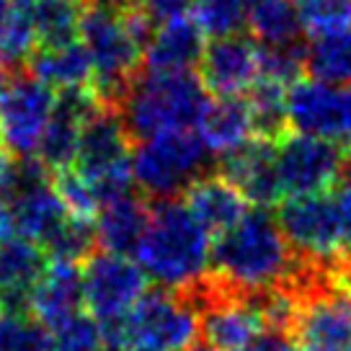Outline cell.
<instances>
[{
    "label": "cell",
    "instance_id": "1",
    "mask_svg": "<svg viewBox=\"0 0 351 351\" xmlns=\"http://www.w3.org/2000/svg\"><path fill=\"white\" fill-rule=\"evenodd\" d=\"M153 34V19L140 8H119L104 0H83L77 39L93 67V90L119 109L121 96L140 75L145 47Z\"/></svg>",
    "mask_w": 351,
    "mask_h": 351
},
{
    "label": "cell",
    "instance_id": "2",
    "mask_svg": "<svg viewBox=\"0 0 351 351\" xmlns=\"http://www.w3.org/2000/svg\"><path fill=\"white\" fill-rule=\"evenodd\" d=\"M209 263V274L235 292L251 295L287 287L302 261L271 215L263 209H248L230 230L217 235Z\"/></svg>",
    "mask_w": 351,
    "mask_h": 351
},
{
    "label": "cell",
    "instance_id": "3",
    "mask_svg": "<svg viewBox=\"0 0 351 351\" xmlns=\"http://www.w3.org/2000/svg\"><path fill=\"white\" fill-rule=\"evenodd\" d=\"M145 274L163 289L189 292L209 266L207 230L199 225L186 204L163 199L150 209V222L134 248Z\"/></svg>",
    "mask_w": 351,
    "mask_h": 351
},
{
    "label": "cell",
    "instance_id": "4",
    "mask_svg": "<svg viewBox=\"0 0 351 351\" xmlns=\"http://www.w3.org/2000/svg\"><path fill=\"white\" fill-rule=\"evenodd\" d=\"M207 88L189 73H145L119 101L124 130L134 140L165 132H189L207 109Z\"/></svg>",
    "mask_w": 351,
    "mask_h": 351
},
{
    "label": "cell",
    "instance_id": "5",
    "mask_svg": "<svg viewBox=\"0 0 351 351\" xmlns=\"http://www.w3.org/2000/svg\"><path fill=\"white\" fill-rule=\"evenodd\" d=\"M104 339L106 351H194L197 305L173 289L145 292L124 318L104 326Z\"/></svg>",
    "mask_w": 351,
    "mask_h": 351
},
{
    "label": "cell",
    "instance_id": "6",
    "mask_svg": "<svg viewBox=\"0 0 351 351\" xmlns=\"http://www.w3.org/2000/svg\"><path fill=\"white\" fill-rule=\"evenodd\" d=\"M130 132L124 130V121L117 106H99L93 111L80 132L75 160L70 168L88 181V186L96 191L101 204L111 199L130 194L132 186V150Z\"/></svg>",
    "mask_w": 351,
    "mask_h": 351
},
{
    "label": "cell",
    "instance_id": "7",
    "mask_svg": "<svg viewBox=\"0 0 351 351\" xmlns=\"http://www.w3.org/2000/svg\"><path fill=\"white\" fill-rule=\"evenodd\" d=\"M204 158L207 147L191 130L155 134L140 140L132 153V181L143 189V194L163 202L197 181Z\"/></svg>",
    "mask_w": 351,
    "mask_h": 351
},
{
    "label": "cell",
    "instance_id": "8",
    "mask_svg": "<svg viewBox=\"0 0 351 351\" xmlns=\"http://www.w3.org/2000/svg\"><path fill=\"white\" fill-rule=\"evenodd\" d=\"M83 307L101 326H111L130 313L147 292V274L130 256L109 251L88 253L80 263Z\"/></svg>",
    "mask_w": 351,
    "mask_h": 351
},
{
    "label": "cell",
    "instance_id": "9",
    "mask_svg": "<svg viewBox=\"0 0 351 351\" xmlns=\"http://www.w3.org/2000/svg\"><path fill=\"white\" fill-rule=\"evenodd\" d=\"M279 228L292 251L307 263L330 266L343 256L341 243V215L336 197H289L279 209Z\"/></svg>",
    "mask_w": 351,
    "mask_h": 351
},
{
    "label": "cell",
    "instance_id": "10",
    "mask_svg": "<svg viewBox=\"0 0 351 351\" xmlns=\"http://www.w3.org/2000/svg\"><path fill=\"white\" fill-rule=\"evenodd\" d=\"M57 106L49 86L34 75H16L0 90V137L5 150L16 158H36L47 124Z\"/></svg>",
    "mask_w": 351,
    "mask_h": 351
},
{
    "label": "cell",
    "instance_id": "11",
    "mask_svg": "<svg viewBox=\"0 0 351 351\" xmlns=\"http://www.w3.org/2000/svg\"><path fill=\"white\" fill-rule=\"evenodd\" d=\"M276 173L282 191L289 197L328 194L343 173V150L310 134H287L276 143Z\"/></svg>",
    "mask_w": 351,
    "mask_h": 351
},
{
    "label": "cell",
    "instance_id": "12",
    "mask_svg": "<svg viewBox=\"0 0 351 351\" xmlns=\"http://www.w3.org/2000/svg\"><path fill=\"white\" fill-rule=\"evenodd\" d=\"M289 127L328 143H351V86L297 80L287 96Z\"/></svg>",
    "mask_w": 351,
    "mask_h": 351
},
{
    "label": "cell",
    "instance_id": "13",
    "mask_svg": "<svg viewBox=\"0 0 351 351\" xmlns=\"http://www.w3.org/2000/svg\"><path fill=\"white\" fill-rule=\"evenodd\" d=\"M261 77V47L245 36L212 39L199 60V80L217 99H241Z\"/></svg>",
    "mask_w": 351,
    "mask_h": 351
},
{
    "label": "cell",
    "instance_id": "14",
    "mask_svg": "<svg viewBox=\"0 0 351 351\" xmlns=\"http://www.w3.org/2000/svg\"><path fill=\"white\" fill-rule=\"evenodd\" d=\"M219 173L241 191L243 199H248L258 209L274 207L285 194L276 173V143L261 137L248 140L243 147L222 155Z\"/></svg>",
    "mask_w": 351,
    "mask_h": 351
},
{
    "label": "cell",
    "instance_id": "15",
    "mask_svg": "<svg viewBox=\"0 0 351 351\" xmlns=\"http://www.w3.org/2000/svg\"><path fill=\"white\" fill-rule=\"evenodd\" d=\"M204 34L191 16H176L153 29L145 47L147 73H189L204 52Z\"/></svg>",
    "mask_w": 351,
    "mask_h": 351
},
{
    "label": "cell",
    "instance_id": "16",
    "mask_svg": "<svg viewBox=\"0 0 351 351\" xmlns=\"http://www.w3.org/2000/svg\"><path fill=\"white\" fill-rule=\"evenodd\" d=\"M29 313L47 330L83 313L80 266L75 261H49L29 297Z\"/></svg>",
    "mask_w": 351,
    "mask_h": 351
},
{
    "label": "cell",
    "instance_id": "17",
    "mask_svg": "<svg viewBox=\"0 0 351 351\" xmlns=\"http://www.w3.org/2000/svg\"><path fill=\"white\" fill-rule=\"evenodd\" d=\"M49 266V256L32 241H0V307L29 310L36 282Z\"/></svg>",
    "mask_w": 351,
    "mask_h": 351
},
{
    "label": "cell",
    "instance_id": "18",
    "mask_svg": "<svg viewBox=\"0 0 351 351\" xmlns=\"http://www.w3.org/2000/svg\"><path fill=\"white\" fill-rule=\"evenodd\" d=\"M184 204L199 225L212 235L228 232L248 212L243 194L222 173L199 176L184 191Z\"/></svg>",
    "mask_w": 351,
    "mask_h": 351
},
{
    "label": "cell",
    "instance_id": "19",
    "mask_svg": "<svg viewBox=\"0 0 351 351\" xmlns=\"http://www.w3.org/2000/svg\"><path fill=\"white\" fill-rule=\"evenodd\" d=\"M147 222H150L147 202L130 191L101 207L99 217L93 222V241L101 245V251L127 256L137 248Z\"/></svg>",
    "mask_w": 351,
    "mask_h": 351
},
{
    "label": "cell",
    "instance_id": "20",
    "mask_svg": "<svg viewBox=\"0 0 351 351\" xmlns=\"http://www.w3.org/2000/svg\"><path fill=\"white\" fill-rule=\"evenodd\" d=\"M29 75L60 93L93 88V67L80 39L57 47H36L29 57Z\"/></svg>",
    "mask_w": 351,
    "mask_h": 351
},
{
    "label": "cell",
    "instance_id": "21",
    "mask_svg": "<svg viewBox=\"0 0 351 351\" xmlns=\"http://www.w3.org/2000/svg\"><path fill=\"white\" fill-rule=\"evenodd\" d=\"M197 134L209 153L228 155L243 147L253 134L248 104L243 99L209 101L197 124Z\"/></svg>",
    "mask_w": 351,
    "mask_h": 351
},
{
    "label": "cell",
    "instance_id": "22",
    "mask_svg": "<svg viewBox=\"0 0 351 351\" xmlns=\"http://www.w3.org/2000/svg\"><path fill=\"white\" fill-rule=\"evenodd\" d=\"M253 36L269 49H297L302 47V21L295 0H253L248 16Z\"/></svg>",
    "mask_w": 351,
    "mask_h": 351
},
{
    "label": "cell",
    "instance_id": "23",
    "mask_svg": "<svg viewBox=\"0 0 351 351\" xmlns=\"http://www.w3.org/2000/svg\"><path fill=\"white\" fill-rule=\"evenodd\" d=\"M26 16L32 21L36 47L75 42L80 32L83 0H29Z\"/></svg>",
    "mask_w": 351,
    "mask_h": 351
},
{
    "label": "cell",
    "instance_id": "24",
    "mask_svg": "<svg viewBox=\"0 0 351 351\" xmlns=\"http://www.w3.org/2000/svg\"><path fill=\"white\" fill-rule=\"evenodd\" d=\"M305 65L318 80L351 86V32L318 36L305 49Z\"/></svg>",
    "mask_w": 351,
    "mask_h": 351
},
{
    "label": "cell",
    "instance_id": "25",
    "mask_svg": "<svg viewBox=\"0 0 351 351\" xmlns=\"http://www.w3.org/2000/svg\"><path fill=\"white\" fill-rule=\"evenodd\" d=\"M253 0H194V21L204 36L222 39L238 34L248 23Z\"/></svg>",
    "mask_w": 351,
    "mask_h": 351
},
{
    "label": "cell",
    "instance_id": "26",
    "mask_svg": "<svg viewBox=\"0 0 351 351\" xmlns=\"http://www.w3.org/2000/svg\"><path fill=\"white\" fill-rule=\"evenodd\" d=\"M49 181H52V189H55V194L60 197L70 217H75L77 222H86V225L96 222L104 204L75 168H70V165L60 168L55 173H49Z\"/></svg>",
    "mask_w": 351,
    "mask_h": 351
},
{
    "label": "cell",
    "instance_id": "27",
    "mask_svg": "<svg viewBox=\"0 0 351 351\" xmlns=\"http://www.w3.org/2000/svg\"><path fill=\"white\" fill-rule=\"evenodd\" d=\"M0 351H49V330L29 310L0 307Z\"/></svg>",
    "mask_w": 351,
    "mask_h": 351
},
{
    "label": "cell",
    "instance_id": "28",
    "mask_svg": "<svg viewBox=\"0 0 351 351\" xmlns=\"http://www.w3.org/2000/svg\"><path fill=\"white\" fill-rule=\"evenodd\" d=\"M295 8L313 36L351 32V0H295Z\"/></svg>",
    "mask_w": 351,
    "mask_h": 351
},
{
    "label": "cell",
    "instance_id": "29",
    "mask_svg": "<svg viewBox=\"0 0 351 351\" xmlns=\"http://www.w3.org/2000/svg\"><path fill=\"white\" fill-rule=\"evenodd\" d=\"M49 351H106L104 326L88 313H77L49 328Z\"/></svg>",
    "mask_w": 351,
    "mask_h": 351
},
{
    "label": "cell",
    "instance_id": "30",
    "mask_svg": "<svg viewBox=\"0 0 351 351\" xmlns=\"http://www.w3.org/2000/svg\"><path fill=\"white\" fill-rule=\"evenodd\" d=\"M34 49H36V36H34L32 21H29L26 11H19V5H16L5 29L0 32V62L8 67L29 62Z\"/></svg>",
    "mask_w": 351,
    "mask_h": 351
},
{
    "label": "cell",
    "instance_id": "31",
    "mask_svg": "<svg viewBox=\"0 0 351 351\" xmlns=\"http://www.w3.org/2000/svg\"><path fill=\"white\" fill-rule=\"evenodd\" d=\"M137 3L153 21H168L176 16H184L194 5V0H137Z\"/></svg>",
    "mask_w": 351,
    "mask_h": 351
},
{
    "label": "cell",
    "instance_id": "32",
    "mask_svg": "<svg viewBox=\"0 0 351 351\" xmlns=\"http://www.w3.org/2000/svg\"><path fill=\"white\" fill-rule=\"evenodd\" d=\"M336 204H339V215H341V243H343V256H349L351 258V181L339 189Z\"/></svg>",
    "mask_w": 351,
    "mask_h": 351
},
{
    "label": "cell",
    "instance_id": "33",
    "mask_svg": "<svg viewBox=\"0 0 351 351\" xmlns=\"http://www.w3.org/2000/svg\"><path fill=\"white\" fill-rule=\"evenodd\" d=\"M16 5H11L8 0H0V32L5 29V23H8V19H11V13Z\"/></svg>",
    "mask_w": 351,
    "mask_h": 351
},
{
    "label": "cell",
    "instance_id": "34",
    "mask_svg": "<svg viewBox=\"0 0 351 351\" xmlns=\"http://www.w3.org/2000/svg\"><path fill=\"white\" fill-rule=\"evenodd\" d=\"M11 67L8 65H3V62H0V90H3V88L8 86V80H11Z\"/></svg>",
    "mask_w": 351,
    "mask_h": 351
},
{
    "label": "cell",
    "instance_id": "35",
    "mask_svg": "<svg viewBox=\"0 0 351 351\" xmlns=\"http://www.w3.org/2000/svg\"><path fill=\"white\" fill-rule=\"evenodd\" d=\"M5 158H11V153L5 150V145H3V137H0V160H5Z\"/></svg>",
    "mask_w": 351,
    "mask_h": 351
},
{
    "label": "cell",
    "instance_id": "36",
    "mask_svg": "<svg viewBox=\"0 0 351 351\" xmlns=\"http://www.w3.org/2000/svg\"><path fill=\"white\" fill-rule=\"evenodd\" d=\"M11 5H19V3H29V0H8Z\"/></svg>",
    "mask_w": 351,
    "mask_h": 351
},
{
    "label": "cell",
    "instance_id": "37",
    "mask_svg": "<svg viewBox=\"0 0 351 351\" xmlns=\"http://www.w3.org/2000/svg\"><path fill=\"white\" fill-rule=\"evenodd\" d=\"M194 351H212V349H207V346H204V349H194Z\"/></svg>",
    "mask_w": 351,
    "mask_h": 351
}]
</instances>
